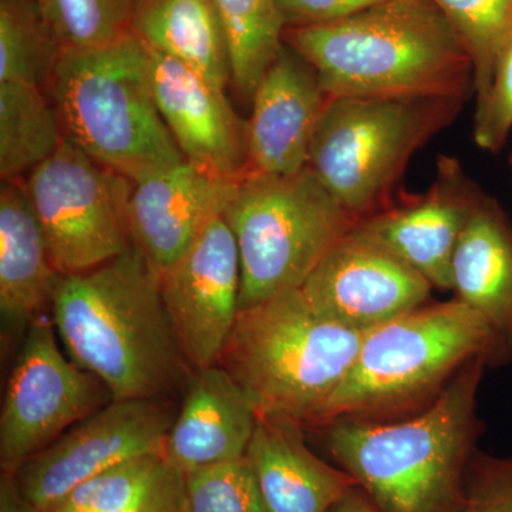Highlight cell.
<instances>
[{
  "label": "cell",
  "mask_w": 512,
  "mask_h": 512,
  "mask_svg": "<svg viewBox=\"0 0 512 512\" xmlns=\"http://www.w3.org/2000/svg\"><path fill=\"white\" fill-rule=\"evenodd\" d=\"M508 164H510V168H511V171H512V151L510 153V157H508Z\"/></svg>",
  "instance_id": "cell-36"
},
{
  "label": "cell",
  "mask_w": 512,
  "mask_h": 512,
  "mask_svg": "<svg viewBox=\"0 0 512 512\" xmlns=\"http://www.w3.org/2000/svg\"><path fill=\"white\" fill-rule=\"evenodd\" d=\"M488 363L474 360L424 412L396 423L338 419L323 443L377 512H454L478 433L477 394Z\"/></svg>",
  "instance_id": "cell-3"
},
{
  "label": "cell",
  "mask_w": 512,
  "mask_h": 512,
  "mask_svg": "<svg viewBox=\"0 0 512 512\" xmlns=\"http://www.w3.org/2000/svg\"><path fill=\"white\" fill-rule=\"evenodd\" d=\"M328 100L315 69L284 42L252 99L248 171L292 175L308 167L313 134Z\"/></svg>",
  "instance_id": "cell-16"
},
{
  "label": "cell",
  "mask_w": 512,
  "mask_h": 512,
  "mask_svg": "<svg viewBox=\"0 0 512 512\" xmlns=\"http://www.w3.org/2000/svg\"><path fill=\"white\" fill-rule=\"evenodd\" d=\"M63 50L92 49L130 35L133 0H32Z\"/></svg>",
  "instance_id": "cell-27"
},
{
  "label": "cell",
  "mask_w": 512,
  "mask_h": 512,
  "mask_svg": "<svg viewBox=\"0 0 512 512\" xmlns=\"http://www.w3.org/2000/svg\"><path fill=\"white\" fill-rule=\"evenodd\" d=\"M258 420L248 393L221 365L192 370L163 457L184 476L247 454Z\"/></svg>",
  "instance_id": "cell-18"
},
{
  "label": "cell",
  "mask_w": 512,
  "mask_h": 512,
  "mask_svg": "<svg viewBox=\"0 0 512 512\" xmlns=\"http://www.w3.org/2000/svg\"><path fill=\"white\" fill-rule=\"evenodd\" d=\"M167 467L160 454L136 458L76 485L42 512H121L136 503Z\"/></svg>",
  "instance_id": "cell-28"
},
{
  "label": "cell",
  "mask_w": 512,
  "mask_h": 512,
  "mask_svg": "<svg viewBox=\"0 0 512 512\" xmlns=\"http://www.w3.org/2000/svg\"><path fill=\"white\" fill-rule=\"evenodd\" d=\"M329 512H377L375 505L359 487H353Z\"/></svg>",
  "instance_id": "cell-35"
},
{
  "label": "cell",
  "mask_w": 512,
  "mask_h": 512,
  "mask_svg": "<svg viewBox=\"0 0 512 512\" xmlns=\"http://www.w3.org/2000/svg\"><path fill=\"white\" fill-rule=\"evenodd\" d=\"M50 315L30 325L10 372L0 413V466L15 473L28 458L113 400L99 377L59 345Z\"/></svg>",
  "instance_id": "cell-10"
},
{
  "label": "cell",
  "mask_w": 512,
  "mask_h": 512,
  "mask_svg": "<svg viewBox=\"0 0 512 512\" xmlns=\"http://www.w3.org/2000/svg\"><path fill=\"white\" fill-rule=\"evenodd\" d=\"M485 194L456 157L443 154L426 195L362 218L355 229L399 256L433 288L453 291L454 254Z\"/></svg>",
  "instance_id": "cell-14"
},
{
  "label": "cell",
  "mask_w": 512,
  "mask_h": 512,
  "mask_svg": "<svg viewBox=\"0 0 512 512\" xmlns=\"http://www.w3.org/2000/svg\"><path fill=\"white\" fill-rule=\"evenodd\" d=\"M227 33L231 84L252 103L256 89L284 45L285 23L275 0H214Z\"/></svg>",
  "instance_id": "cell-24"
},
{
  "label": "cell",
  "mask_w": 512,
  "mask_h": 512,
  "mask_svg": "<svg viewBox=\"0 0 512 512\" xmlns=\"http://www.w3.org/2000/svg\"><path fill=\"white\" fill-rule=\"evenodd\" d=\"M187 512H266L247 456L184 476Z\"/></svg>",
  "instance_id": "cell-29"
},
{
  "label": "cell",
  "mask_w": 512,
  "mask_h": 512,
  "mask_svg": "<svg viewBox=\"0 0 512 512\" xmlns=\"http://www.w3.org/2000/svg\"><path fill=\"white\" fill-rule=\"evenodd\" d=\"M266 512H329L355 481L309 448L303 424L258 413L247 454Z\"/></svg>",
  "instance_id": "cell-20"
},
{
  "label": "cell",
  "mask_w": 512,
  "mask_h": 512,
  "mask_svg": "<svg viewBox=\"0 0 512 512\" xmlns=\"http://www.w3.org/2000/svg\"><path fill=\"white\" fill-rule=\"evenodd\" d=\"M224 218L241 259L239 311L301 289L359 221L309 167L292 175L247 171L235 183Z\"/></svg>",
  "instance_id": "cell-8"
},
{
  "label": "cell",
  "mask_w": 512,
  "mask_h": 512,
  "mask_svg": "<svg viewBox=\"0 0 512 512\" xmlns=\"http://www.w3.org/2000/svg\"><path fill=\"white\" fill-rule=\"evenodd\" d=\"M0 512H37L20 493L12 473H2L0 478Z\"/></svg>",
  "instance_id": "cell-34"
},
{
  "label": "cell",
  "mask_w": 512,
  "mask_h": 512,
  "mask_svg": "<svg viewBox=\"0 0 512 512\" xmlns=\"http://www.w3.org/2000/svg\"><path fill=\"white\" fill-rule=\"evenodd\" d=\"M512 130V35L495 67L490 92L476 106L473 138L481 150H503Z\"/></svg>",
  "instance_id": "cell-30"
},
{
  "label": "cell",
  "mask_w": 512,
  "mask_h": 512,
  "mask_svg": "<svg viewBox=\"0 0 512 512\" xmlns=\"http://www.w3.org/2000/svg\"><path fill=\"white\" fill-rule=\"evenodd\" d=\"M130 32L221 89L231 83L227 33L214 0H133Z\"/></svg>",
  "instance_id": "cell-22"
},
{
  "label": "cell",
  "mask_w": 512,
  "mask_h": 512,
  "mask_svg": "<svg viewBox=\"0 0 512 512\" xmlns=\"http://www.w3.org/2000/svg\"><path fill=\"white\" fill-rule=\"evenodd\" d=\"M22 183L60 274L89 271L133 245L128 227L133 181L67 138Z\"/></svg>",
  "instance_id": "cell-9"
},
{
  "label": "cell",
  "mask_w": 512,
  "mask_h": 512,
  "mask_svg": "<svg viewBox=\"0 0 512 512\" xmlns=\"http://www.w3.org/2000/svg\"><path fill=\"white\" fill-rule=\"evenodd\" d=\"M453 291L512 348V222L485 194L453 259Z\"/></svg>",
  "instance_id": "cell-21"
},
{
  "label": "cell",
  "mask_w": 512,
  "mask_h": 512,
  "mask_svg": "<svg viewBox=\"0 0 512 512\" xmlns=\"http://www.w3.org/2000/svg\"><path fill=\"white\" fill-rule=\"evenodd\" d=\"M62 274L57 271L20 180L0 188V319L2 350L22 343L32 323L50 315Z\"/></svg>",
  "instance_id": "cell-19"
},
{
  "label": "cell",
  "mask_w": 512,
  "mask_h": 512,
  "mask_svg": "<svg viewBox=\"0 0 512 512\" xmlns=\"http://www.w3.org/2000/svg\"><path fill=\"white\" fill-rule=\"evenodd\" d=\"M62 121L45 89L22 82L0 83V175L22 180L49 160L63 143Z\"/></svg>",
  "instance_id": "cell-23"
},
{
  "label": "cell",
  "mask_w": 512,
  "mask_h": 512,
  "mask_svg": "<svg viewBox=\"0 0 512 512\" xmlns=\"http://www.w3.org/2000/svg\"><path fill=\"white\" fill-rule=\"evenodd\" d=\"M46 89L64 138L133 183L183 163L154 99L150 53L133 33L62 50Z\"/></svg>",
  "instance_id": "cell-4"
},
{
  "label": "cell",
  "mask_w": 512,
  "mask_h": 512,
  "mask_svg": "<svg viewBox=\"0 0 512 512\" xmlns=\"http://www.w3.org/2000/svg\"><path fill=\"white\" fill-rule=\"evenodd\" d=\"M511 357V346L457 296L426 303L366 332L316 424L399 409L446 386L474 360L500 366Z\"/></svg>",
  "instance_id": "cell-6"
},
{
  "label": "cell",
  "mask_w": 512,
  "mask_h": 512,
  "mask_svg": "<svg viewBox=\"0 0 512 512\" xmlns=\"http://www.w3.org/2000/svg\"><path fill=\"white\" fill-rule=\"evenodd\" d=\"M467 97H335L313 134L308 167L357 220L383 211L414 154Z\"/></svg>",
  "instance_id": "cell-7"
},
{
  "label": "cell",
  "mask_w": 512,
  "mask_h": 512,
  "mask_svg": "<svg viewBox=\"0 0 512 512\" xmlns=\"http://www.w3.org/2000/svg\"><path fill=\"white\" fill-rule=\"evenodd\" d=\"M121 512H187L184 474L167 464L156 483Z\"/></svg>",
  "instance_id": "cell-33"
},
{
  "label": "cell",
  "mask_w": 512,
  "mask_h": 512,
  "mask_svg": "<svg viewBox=\"0 0 512 512\" xmlns=\"http://www.w3.org/2000/svg\"><path fill=\"white\" fill-rule=\"evenodd\" d=\"M286 28L348 18L386 0H275Z\"/></svg>",
  "instance_id": "cell-32"
},
{
  "label": "cell",
  "mask_w": 512,
  "mask_h": 512,
  "mask_svg": "<svg viewBox=\"0 0 512 512\" xmlns=\"http://www.w3.org/2000/svg\"><path fill=\"white\" fill-rule=\"evenodd\" d=\"M365 335L320 315L301 289H289L239 311L218 365L258 413L316 424Z\"/></svg>",
  "instance_id": "cell-5"
},
{
  "label": "cell",
  "mask_w": 512,
  "mask_h": 512,
  "mask_svg": "<svg viewBox=\"0 0 512 512\" xmlns=\"http://www.w3.org/2000/svg\"><path fill=\"white\" fill-rule=\"evenodd\" d=\"M161 298L192 370L220 363L239 313L241 259L224 215L212 218L160 276Z\"/></svg>",
  "instance_id": "cell-12"
},
{
  "label": "cell",
  "mask_w": 512,
  "mask_h": 512,
  "mask_svg": "<svg viewBox=\"0 0 512 512\" xmlns=\"http://www.w3.org/2000/svg\"><path fill=\"white\" fill-rule=\"evenodd\" d=\"M50 319L67 356L113 400L174 397L192 369L161 298L160 275L134 245L89 271L63 275Z\"/></svg>",
  "instance_id": "cell-1"
},
{
  "label": "cell",
  "mask_w": 512,
  "mask_h": 512,
  "mask_svg": "<svg viewBox=\"0 0 512 512\" xmlns=\"http://www.w3.org/2000/svg\"><path fill=\"white\" fill-rule=\"evenodd\" d=\"M456 29L473 64L476 106L483 103L512 35V0H434Z\"/></svg>",
  "instance_id": "cell-26"
},
{
  "label": "cell",
  "mask_w": 512,
  "mask_h": 512,
  "mask_svg": "<svg viewBox=\"0 0 512 512\" xmlns=\"http://www.w3.org/2000/svg\"><path fill=\"white\" fill-rule=\"evenodd\" d=\"M148 49V47H147ZM150 53L154 99L184 160L235 183L248 171L247 123L225 90L180 60Z\"/></svg>",
  "instance_id": "cell-15"
},
{
  "label": "cell",
  "mask_w": 512,
  "mask_h": 512,
  "mask_svg": "<svg viewBox=\"0 0 512 512\" xmlns=\"http://www.w3.org/2000/svg\"><path fill=\"white\" fill-rule=\"evenodd\" d=\"M284 42L315 69L329 99L474 92L466 46L434 0H386L335 22L286 28Z\"/></svg>",
  "instance_id": "cell-2"
},
{
  "label": "cell",
  "mask_w": 512,
  "mask_h": 512,
  "mask_svg": "<svg viewBox=\"0 0 512 512\" xmlns=\"http://www.w3.org/2000/svg\"><path fill=\"white\" fill-rule=\"evenodd\" d=\"M235 183L185 160L133 183L128 204L131 244L163 275L212 218L224 215Z\"/></svg>",
  "instance_id": "cell-17"
},
{
  "label": "cell",
  "mask_w": 512,
  "mask_h": 512,
  "mask_svg": "<svg viewBox=\"0 0 512 512\" xmlns=\"http://www.w3.org/2000/svg\"><path fill=\"white\" fill-rule=\"evenodd\" d=\"M62 50L32 0H0V83L45 89Z\"/></svg>",
  "instance_id": "cell-25"
},
{
  "label": "cell",
  "mask_w": 512,
  "mask_h": 512,
  "mask_svg": "<svg viewBox=\"0 0 512 512\" xmlns=\"http://www.w3.org/2000/svg\"><path fill=\"white\" fill-rule=\"evenodd\" d=\"M177 412L174 397L111 400L12 473L20 493L42 512L76 485L110 468L153 454L163 456Z\"/></svg>",
  "instance_id": "cell-11"
},
{
  "label": "cell",
  "mask_w": 512,
  "mask_h": 512,
  "mask_svg": "<svg viewBox=\"0 0 512 512\" xmlns=\"http://www.w3.org/2000/svg\"><path fill=\"white\" fill-rule=\"evenodd\" d=\"M454 512H512V458L474 454Z\"/></svg>",
  "instance_id": "cell-31"
},
{
  "label": "cell",
  "mask_w": 512,
  "mask_h": 512,
  "mask_svg": "<svg viewBox=\"0 0 512 512\" xmlns=\"http://www.w3.org/2000/svg\"><path fill=\"white\" fill-rule=\"evenodd\" d=\"M433 286L355 227L313 269L301 291L313 309L359 332L429 302Z\"/></svg>",
  "instance_id": "cell-13"
}]
</instances>
